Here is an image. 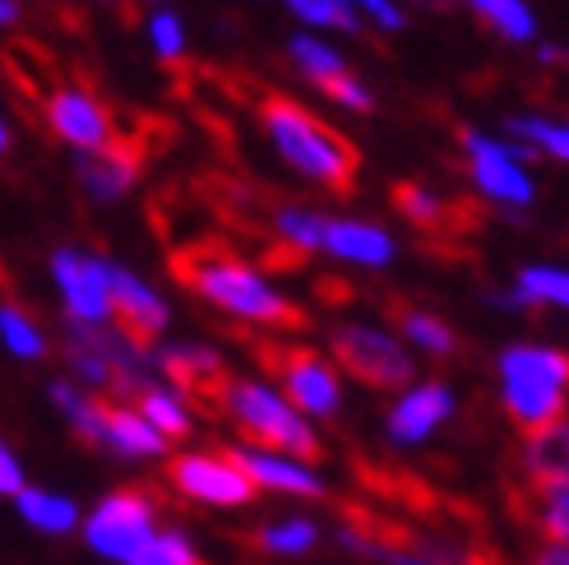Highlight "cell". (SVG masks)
Instances as JSON below:
<instances>
[{
	"label": "cell",
	"mask_w": 569,
	"mask_h": 565,
	"mask_svg": "<svg viewBox=\"0 0 569 565\" xmlns=\"http://www.w3.org/2000/svg\"><path fill=\"white\" fill-rule=\"evenodd\" d=\"M496 394L505 417L515 422L523 436L565 422V399H569V353L556 344H505L496 353Z\"/></svg>",
	"instance_id": "obj_3"
},
{
	"label": "cell",
	"mask_w": 569,
	"mask_h": 565,
	"mask_svg": "<svg viewBox=\"0 0 569 565\" xmlns=\"http://www.w3.org/2000/svg\"><path fill=\"white\" fill-rule=\"evenodd\" d=\"M126 565H204V556H199V543L190 538V528L162 524Z\"/></svg>",
	"instance_id": "obj_34"
},
{
	"label": "cell",
	"mask_w": 569,
	"mask_h": 565,
	"mask_svg": "<svg viewBox=\"0 0 569 565\" xmlns=\"http://www.w3.org/2000/svg\"><path fill=\"white\" fill-rule=\"evenodd\" d=\"M393 209L403 214L412 228H421V232H449L453 228V205L445 200L440 190H431V186H421V181H398L393 186Z\"/></svg>",
	"instance_id": "obj_31"
},
{
	"label": "cell",
	"mask_w": 569,
	"mask_h": 565,
	"mask_svg": "<svg viewBox=\"0 0 569 565\" xmlns=\"http://www.w3.org/2000/svg\"><path fill=\"white\" fill-rule=\"evenodd\" d=\"M528 565H569V543H542Z\"/></svg>",
	"instance_id": "obj_41"
},
{
	"label": "cell",
	"mask_w": 569,
	"mask_h": 565,
	"mask_svg": "<svg viewBox=\"0 0 569 565\" xmlns=\"http://www.w3.org/2000/svg\"><path fill=\"white\" fill-rule=\"evenodd\" d=\"M320 256L338 260V265H352V269H389L398 260V241L389 228L371 218H325V232H320Z\"/></svg>",
	"instance_id": "obj_16"
},
{
	"label": "cell",
	"mask_w": 569,
	"mask_h": 565,
	"mask_svg": "<svg viewBox=\"0 0 569 565\" xmlns=\"http://www.w3.org/2000/svg\"><path fill=\"white\" fill-rule=\"evenodd\" d=\"M0 348L14 361H47L51 357V334L42 329L38 316H28L19 301L0 297Z\"/></svg>",
	"instance_id": "obj_25"
},
{
	"label": "cell",
	"mask_w": 569,
	"mask_h": 565,
	"mask_svg": "<svg viewBox=\"0 0 569 565\" xmlns=\"http://www.w3.org/2000/svg\"><path fill=\"white\" fill-rule=\"evenodd\" d=\"M139 172H144V149L139 145H107L98 153H74V181L89 195L93 205H117L139 186Z\"/></svg>",
	"instance_id": "obj_17"
},
{
	"label": "cell",
	"mask_w": 569,
	"mask_h": 565,
	"mask_svg": "<svg viewBox=\"0 0 569 565\" xmlns=\"http://www.w3.org/2000/svg\"><path fill=\"white\" fill-rule=\"evenodd\" d=\"M329 361L338 371L357 376L371 389H408L417 380V357L403 348V338L371 320H343L329 329Z\"/></svg>",
	"instance_id": "obj_8"
},
{
	"label": "cell",
	"mask_w": 569,
	"mask_h": 565,
	"mask_svg": "<svg viewBox=\"0 0 569 565\" xmlns=\"http://www.w3.org/2000/svg\"><path fill=\"white\" fill-rule=\"evenodd\" d=\"M93 449H102V455L121 459V464H167V455H172V445L134 413V404L102 408V432H98Z\"/></svg>",
	"instance_id": "obj_19"
},
{
	"label": "cell",
	"mask_w": 569,
	"mask_h": 565,
	"mask_svg": "<svg viewBox=\"0 0 569 565\" xmlns=\"http://www.w3.org/2000/svg\"><path fill=\"white\" fill-rule=\"evenodd\" d=\"M288 61L297 66V75H301V79L316 83V89H329V83H333L338 75H348L343 51L329 47V42H325V38H316V33H297V38H288Z\"/></svg>",
	"instance_id": "obj_32"
},
{
	"label": "cell",
	"mask_w": 569,
	"mask_h": 565,
	"mask_svg": "<svg viewBox=\"0 0 569 565\" xmlns=\"http://www.w3.org/2000/svg\"><path fill=\"white\" fill-rule=\"evenodd\" d=\"M398 338H403V348L412 357H431V361H449L453 353H459V334H453V325L445 316H436V310H421V306H403L398 310Z\"/></svg>",
	"instance_id": "obj_24"
},
{
	"label": "cell",
	"mask_w": 569,
	"mask_h": 565,
	"mask_svg": "<svg viewBox=\"0 0 569 565\" xmlns=\"http://www.w3.org/2000/svg\"><path fill=\"white\" fill-rule=\"evenodd\" d=\"M172 274L199 301H209L213 310H222V316H232L250 329H297L306 320L297 301L282 293L269 274L246 265L237 250H227L218 241H199V246L177 250Z\"/></svg>",
	"instance_id": "obj_1"
},
{
	"label": "cell",
	"mask_w": 569,
	"mask_h": 565,
	"mask_svg": "<svg viewBox=\"0 0 569 565\" xmlns=\"http://www.w3.org/2000/svg\"><path fill=\"white\" fill-rule=\"evenodd\" d=\"M421 6H445V0H421Z\"/></svg>",
	"instance_id": "obj_46"
},
{
	"label": "cell",
	"mask_w": 569,
	"mask_h": 565,
	"mask_svg": "<svg viewBox=\"0 0 569 565\" xmlns=\"http://www.w3.org/2000/svg\"><path fill=\"white\" fill-rule=\"evenodd\" d=\"M134 413L144 417L167 445L190 440L194 427H199L194 399H190V394H181L177 385H167V380H149L144 389H139V394H134Z\"/></svg>",
	"instance_id": "obj_22"
},
{
	"label": "cell",
	"mask_w": 569,
	"mask_h": 565,
	"mask_svg": "<svg viewBox=\"0 0 569 565\" xmlns=\"http://www.w3.org/2000/svg\"><path fill=\"white\" fill-rule=\"evenodd\" d=\"M144 28H149V47H153L158 61H167V66L186 61L190 38H186V23H181L177 10H149V23Z\"/></svg>",
	"instance_id": "obj_37"
},
{
	"label": "cell",
	"mask_w": 569,
	"mask_h": 565,
	"mask_svg": "<svg viewBox=\"0 0 569 565\" xmlns=\"http://www.w3.org/2000/svg\"><path fill=\"white\" fill-rule=\"evenodd\" d=\"M532 51H537V61L542 66H565V47L560 42H532Z\"/></svg>",
	"instance_id": "obj_42"
},
{
	"label": "cell",
	"mask_w": 569,
	"mask_h": 565,
	"mask_svg": "<svg viewBox=\"0 0 569 565\" xmlns=\"http://www.w3.org/2000/svg\"><path fill=\"white\" fill-rule=\"evenodd\" d=\"M523 468L537 487L556 483V477H569V427L565 422H551V427L532 432L523 440Z\"/></svg>",
	"instance_id": "obj_30"
},
{
	"label": "cell",
	"mask_w": 569,
	"mask_h": 565,
	"mask_svg": "<svg viewBox=\"0 0 569 565\" xmlns=\"http://www.w3.org/2000/svg\"><path fill=\"white\" fill-rule=\"evenodd\" d=\"M519 310H565L569 306V274L560 265H528L509 282Z\"/></svg>",
	"instance_id": "obj_27"
},
{
	"label": "cell",
	"mask_w": 569,
	"mask_h": 565,
	"mask_svg": "<svg viewBox=\"0 0 569 565\" xmlns=\"http://www.w3.org/2000/svg\"><path fill=\"white\" fill-rule=\"evenodd\" d=\"M537 524L547 543H569V477L537 487Z\"/></svg>",
	"instance_id": "obj_36"
},
{
	"label": "cell",
	"mask_w": 569,
	"mask_h": 565,
	"mask_svg": "<svg viewBox=\"0 0 569 565\" xmlns=\"http://www.w3.org/2000/svg\"><path fill=\"white\" fill-rule=\"evenodd\" d=\"M338 6H348L352 14H366L376 28H385V33H403V28H408V10L398 6V0H338Z\"/></svg>",
	"instance_id": "obj_39"
},
{
	"label": "cell",
	"mask_w": 569,
	"mask_h": 565,
	"mask_svg": "<svg viewBox=\"0 0 569 565\" xmlns=\"http://www.w3.org/2000/svg\"><path fill=\"white\" fill-rule=\"evenodd\" d=\"M246 483L254 487V496H282V500H329V477L316 459H297V455H282V449H264V445H232L227 449Z\"/></svg>",
	"instance_id": "obj_13"
},
{
	"label": "cell",
	"mask_w": 569,
	"mask_h": 565,
	"mask_svg": "<svg viewBox=\"0 0 569 565\" xmlns=\"http://www.w3.org/2000/svg\"><path fill=\"white\" fill-rule=\"evenodd\" d=\"M325 209L310 205H278L269 214V232L288 246V256H320V232H325Z\"/></svg>",
	"instance_id": "obj_29"
},
{
	"label": "cell",
	"mask_w": 569,
	"mask_h": 565,
	"mask_svg": "<svg viewBox=\"0 0 569 565\" xmlns=\"http://www.w3.org/2000/svg\"><path fill=\"white\" fill-rule=\"evenodd\" d=\"M260 121H264V135L273 153L301 172L306 181H316L325 190H352L357 172H361V153L348 135H338L333 126H325L316 111L292 102V98H264L260 102Z\"/></svg>",
	"instance_id": "obj_2"
},
{
	"label": "cell",
	"mask_w": 569,
	"mask_h": 565,
	"mask_svg": "<svg viewBox=\"0 0 569 565\" xmlns=\"http://www.w3.org/2000/svg\"><path fill=\"white\" fill-rule=\"evenodd\" d=\"M329 538L325 524L306 511H292V515H273L254 528V547L273 561H301L310 552H320V543Z\"/></svg>",
	"instance_id": "obj_23"
},
{
	"label": "cell",
	"mask_w": 569,
	"mask_h": 565,
	"mask_svg": "<svg viewBox=\"0 0 569 565\" xmlns=\"http://www.w3.org/2000/svg\"><path fill=\"white\" fill-rule=\"evenodd\" d=\"M10 139H14V135H10V121H6V117H0V158H6V153H10Z\"/></svg>",
	"instance_id": "obj_44"
},
{
	"label": "cell",
	"mask_w": 569,
	"mask_h": 565,
	"mask_svg": "<svg viewBox=\"0 0 569 565\" xmlns=\"http://www.w3.org/2000/svg\"><path fill=\"white\" fill-rule=\"evenodd\" d=\"M162 528L158 500L139 487H111L93 505H83V519L74 538L107 565H126L153 533Z\"/></svg>",
	"instance_id": "obj_7"
},
{
	"label": "cell",
	"mask_w": 569,
	"mask_h": 565,
	"mask_svg": "<svg viewBox=\"0 0 569 565\" xmlns=\"http://www.w3.org/2000/svg\"><path fill=\"white\" fill-rule=\"evenodd\" d=\"M505 139H515V145H523L532 158H569V130L565 121H551V117H509L505 121Z\"/></svg>",
	"instance_id": "obj_33"
},
{
	"label": "cell",
	"mask_w": 569,
	"mask_h": 565,
	"mask_svg": "<svg viewBox=\"0 0 569 565\" xmlns=\"http://www.w3.org/2000/svg\"><path fill=\"white\" fill-rule=\"evenodd\" d=\"M273 371H278V389H282V399H288L306 422H333L338 413H343L348 404V389H343V371L316 348H282L278 361H273Z\"/></svg>",
	"instance_id": "obj_11"
},
{
	"label": "cell",
	"mask_w": 569,
	"mask_h": 565,
	"mask_svg": "<svg viewBox=\"0 0 569 565\" xmlns=\"http://www.w3.org/2000/svg\"><path fill=\"white\" fill-rule=\"evenodd\" d=\"M23 19V0H0V28H14Z\"/></svg>",
	"instance_id": "obj_43"
},
{
	"label": "cell",
	"mask_w": 569,
	"mask_h": 565,
	"mask_svg": "<svg viewBox=\"0 0 569 565\" xmlns=\"http://www.w3.org/2000/svg\"><path fill=\"white\" fill-rule=\"evenodd\" d=\"M10 505H14V515H19V524H23L28 533H38V538H51V543L74 538L79 519H83L79 496L61 492V487H38V483H28Z\"/></svg>",
	"instance_id": "obj_20"
},
{
	"label": "cell",
	"mask_w": 569,
	"mask_h": 565,
	"mask_svg": "<svg viewBox=\"0 0 569 565\" xmlns=\"http://www.w3.org/2000/svg\"><path fill=\"white\" fill-rule=\"evenodd\" d=\"M149 361H153V376L177 385L181 394H194V389L213 394L227 380L222 353L213 344H199V338H162V344L149 348Z\"/></svg>",
	"instance_id": "obj_18"
},
{
	"label": "cell",
	"mask_w": 569,
	"mask_h": 565,
	"mask_svg": "<svg viewBox=\"0 0 569 565\" xmlns=\"http://www.w3.org/2000/svg\"><path fill=\"white\" fill-rule=\"evenodd\" d=\"M61 357H66V380H74L79 389L89 394H117V404H134V394L144 389L153 376V361L149 348L134 344V338L117 325H102V329H70L61 338Z\"/></svg>",
	"instance_id": "obj_5"
},
{
	"label": "cell",
	"mask_w": 569,
	"mask_h": 565,
	"mask_svg": "<svg viewBox=\"0 0 569 565\" xmlns=\"http://www.w3.org/2000/svg\"><path fill=\"white\" fill-rule=\"evenodd\" d=\"M288 14H297L306 28H338V33H361V14H352L338 0H278Z\"/></svg>",
	"instance_id": "obj_35"
},
{
	"label": "cell",
	"mask_w": 569,
	"mask_h": 565,
	"mask_svg": "<svg viewBox=\"0 0 569 565\" xmlns=\"http://www.w3.org/2000/svg\"><path fill=\"white\" fill-rule=\"evenodd\" d=\"M47 399H51V408L66 417V427L79 436V440H89V445H98V432H102V399L98 394H89V389H79L74 380H66V376H56L51 385H47Z\"/></svg>",
	"instance_id": "obj_26"
},
{
	"label": "cell",
	"mask_w": 569,
	"mask_h": 565,
	"mask_svg": "<svg viewBox=\"0 0 569 565\" xmlns=\"http://www.w3.org/2000/svg\"><path fill=\"white\" fill-rule=\"evenodd\" d=\"M107 282H111V325L126 329L134 344H162L167 329H172V301H167L149 278H139L134 269L117 265L111 260L107 265Z\"/></svg>",
	"instance_id": "obj_15"
},
{
	"label": "cell",
	"mask_w": 569,
	"mask_h": 565,
	"mask_svg": "<svg viewBox=\"0 0 569 565\" xmlns=\"http://www.w3.org/2000/svg\"><path fill=\"white\" fill-rule=\"evenodd\" d=\"M42 117H47L51 135L66 139L74 153H98V149H107V145H117L121 139L107 102L83 89V83H61V89H51L47 102H42Z\"/></svg>",
	"instance_id": "obj_14"
},
{
	"label": "cell",
	"mask_w": 569,
	"mask_h": 565,
	"mask_svg": "<svg viewBox=\"0 0 569 565\" xmlns=\"http://www.w3.org/2000/svg\"><path fill=\"white\" fill-rule=\"evenodd\" d=\"M213 399L222 408V417L246 436V445H264V449H282V455H297V459H320V427L306 422L282 389L269 376H227Z\"/></svg>",
	"instance_id": "obj_4"
},
{
	"label": "cell",
	"mask_w": 569,
	"mask_h": 565,
	"mask_svg": "<svg viewBox=\"0 0 569 565\" xmlns=\"http://www.w3.org/2000/svg\"><path fill=\"white\" fill-rule=\"evenodd\" d=\"M28 487V468L19 459V449L0 436V500H14Z\"/></svg>",
	"instance_id": "obj_40"
},
{
	"label": "cell",
	"mask_w": 569,
	"mask_h": 565,
	"mask_svg": "<svg viewBox=\"0 0 569 565\" xmlns=\"http://www.w3.org/2000/svg\"><path fill=\"white\" fill-rule=\"evenodd\" d=\"M463 6H468L481 23H491L505 42H519V47L542 42V23H537V14H532L528 0H463Z\"/></svg>",
	"instance_id": "obj_28"
},
{
	"label": "cell",
	"mask_w": 569,
	"mask_h": 565,
	"mask_svg": "<svg viewBox=\"0 0 569 565\" xmlns=\"http://www.w3.org/2000/svg\"><path fill=\"white\" fill-rule=\"evenodd\" d=\"M167 483L190 505L204 511H246L260 496L246 483V473L227 459V449H172L167 455Z\"/></svg>",
	"instance_id": "obj_9"
},
{
	"label": "cell",
	"mask_w": 569,
	"mask_h": 565,
	"mask_svg": "<svg viewBox=\"0 0 569 565\" xmlns=\"http://www.w3.org/2000/svg\"><path fill=\"white\" fill-rule=\"evenodd\" d=\"M459 413V394L449 380H412L408 389H398L385 408V445L389 449H412L431 445Z\"/></svg>",
	"instance_id": "obj_12"
},
{
	"label": "cell",
	"mask_w": 569,
	"mask_h": 565,
	"mask_svg": "<svg viewBox=\"0 0 569 565\" xmlns=\"http://www.w3.org/2000/svg\"><path fill=\"white\" fill-rule=\"evenodd\" d=\"M107 256L83 246H56L51 250V282L61 297V316L70 329H102L111 325V282Z\"/></svg>",
	"instance_id": "obj_10"
},
{
	"label": "cell",
	"mask_w": 569,
	"mask_h": 565,
	"mask_svg": "<svg viewBox=\"0 0 569 565\" xmlns=\"http://www.w3.org/2000/svg\"><path fill=\"white\" fill-rule=\"evenodd\" d=\"M329 102H338L343 111H357V117H366V111H376V93H371V83H361L357 75H338L329 89H320Z\"/></svg>",
	"instance_id": "obj_38"
},
{
	"label": "cell",
	"mask_w": 569,
	"mask_h": 565,
	"mask_svg": "<svg viewBox=\"0 0 569 565\" xmlns=\"http://www.w3.org/2000/svg\"><path fill=\"white\" fill-rule=\"evenodd\" d=\"M459 145L468 153V181L477 186V195L487 205L505 209L509 218H523L537 200V181H532V153L523 145L505 135H491V130H477V126H463L459 130Z\"/></svg>",
	"instance_id": "obj_6"
},
{
	"label": "cell",
	"mask_w": 569,
	"mask_h": 565,
	"mask_svg": "<svg viewBox=\"0 0 569 565\" xmlns=\"http://www.w3.org/2000/svg\"><path fill=\"white\" fill-rule=\"evenodd\" d=\"M338 547L352 552L357 561H371V565H463L459 547H436V543H380L361 528H338L333 533Z\"/></svg>",
	"instance_id": "obj_21"
},
{
	"label": "cell",
	"mask_w": 569,
	"mask_h": 565,
	"mask_svg": "<svg viewBox=\"0 0 569 565\" xmlns=\"http://www.w3.org/2000/svg\"><path fill=\"white\" fill-rule=\"evenodd\" d=\"M93 6H126V0H93Z\"/></svg>",
	"instance_id": "obj_45"
}]
</instances>
